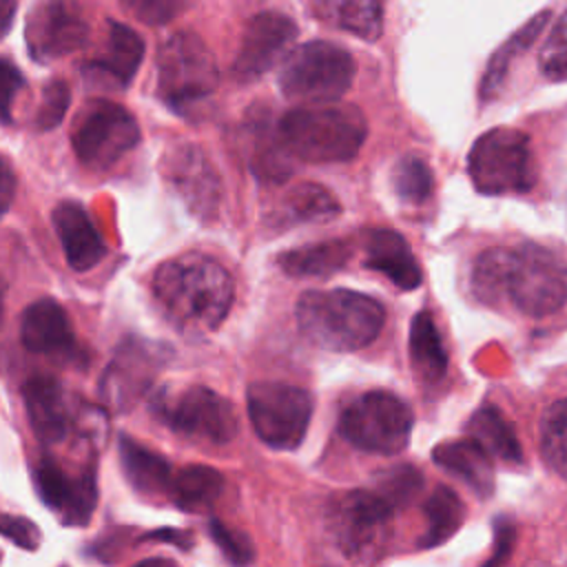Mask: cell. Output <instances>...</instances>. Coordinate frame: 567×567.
<instances>
[{
  "mask_svg": "<svg viewBox=\"0 0 567 567\" xmlns=\"http://www.w3.org/2000/svg\"><path fill=\"white\" fill-rule=\"evenodd\" d=\"M151 288L171 323L188 334L217 330L235 297V286L226 268L202 252H184L159 264L153 272Z\"/></svg>",
  "mask_w": 567,
  "mask_h": 567,
  "instance_id": "cell-1",
  "label": "cell"
},
{
  "mask_svg": "<svg viewBox=\"0 0 567 567\" xmlns=\"http://www.w3.org/2000/svg\"><path fill=\"white\" fill-rule=\"evenodd\" d=\"M275 135L290 157L308 164H343L359 155L368 122L354 104L312 102L284 113Z\"/></svg>",
  "mask_w": 567,
  "mask_h": 567,
  "instance_id": "cell-2",
  "label": "cell"
},
{
  "mask_svg": "<svg viewBox=\"0 0 567 567\" xmlns=\"http://www.w3.org/2000/svg\"><path fill=\"white\" fill-rule=\"evenodd\" d=\"M295 319L301 337L312 346L330 352H354L379 337L385 308L357 290H306L295 303Z\"/></svg>",
  "mask_w": 567,
  "mask_h": 567,
  "instance_id": "cell-3",
  "label": "cell"
},
{
  "mask_svg": "<svg viewBox=\"0 0 567 567\" xmlns=\"http://www.w3.org/2000/svg\"><path fill=\"white\" fill-rule=\"evenodd\" d=\"M151 414L175 434L210 445H226L239 432L233 403L208 385H164L148 401Z\"/></svg>",
  "mask_w": 567,
  "mask_h": 567,
  "instance_id": "cell-4",
  "label": "cell"
},
{
  "mask_svg": "<svg viewBox=\"0 0 567 567\" xmlns=\"http://www.w3.org/2000/svg\"><path fill=\"white\" fill-rule=\"evenodd\" d=\"M394 509L374 489H350L328 503L326 523L337 551L350 563H374L388 551Z\"/></svg>",
  "mask_w": 567,
  "mask_h": 567,
  "instance_id": "cell-5",
  "label": "cell"
},
{
  "mask_svg": "<svg viewBox=\"0 0 567 567\" xmlns=\"http://www.w3.org/2000/svg\"><path fill=\"white\" fill-rule=\"evenodd\" d=\"M219 84V69L206 42L190 33H173L157 51V95L177 113L208 100Z\"/></svg>",
  "mask_w": 567,
  "mask_h": 567,
  "instance_id": "cell-6",
  "label": "cell"
},
{
  "mask_svg": "<svg viewBox=\"0 0 567 567\" xmlns=\"http://www.w3.org/2000/svg\"><path fill=\"white\" fill-rule=\"evenodd\" d=\"M357 64L352 55L326 40H310L290 49L281 60L279 91L301 104L334 102L354 80Z\"/></svg>",
  "mask_w": 567,
  "mask_h": 567,
  "instance_id": "cell-7",
  "label": "cell"
},
{
  "mask_svg": "<svg viewBox=\"0 0 567 567\" xmlns=\"http://www.w3.org/2000/svg\"><path fill=\"white\" fill-rule=\"evenodd\" d=\"M467 175L481 195L525 193L536 182L527 133L496 126L478 135L467 153Z\"/></svg>",
  "mask_w": 567,
  "mask_h": 567,
  "instance_id": "cell-8",
  "label": "cell"
},
{
  "mask_svg": "<svg viewBox=\"0 0 567 567\" xmlns=\"http://www.w3.org/2000/svg\"><path fill=\"white\" fill-rule=\"evenodd\" d=\"M567 275L563 259L538 244L507 250L503 275V299L527 317H547L563 308Z\"/></svg>",
  "mask_w": 567,
  "mask_h": 567,
  "instance_id": "cell-9",
  "label": "cell"
},
{
  "mask_svg": "<svg viewBox=\"0 0 567 567\" xmlns=\"http://www.w3.org/2000/svg\"><path fill=\"white\" fill-rule=\"evenodd\" d=\"M414 425L412 408L388 390L359 394L339 419V434L357 450L392 456L408 447Z\"/></svg>",
  "mask_w": 567,
  "mask_h": 567,
  "instance_id": "cell-10",
  "label": "cell"
},
{
  "mask_svg": "<svg viewBox=\"0 0 567 567\" xmlns=\"http://www.w3.org/2000/svg\"><path fill=\"white\" fill-rule=\"evenodd\" d=\"M246 410L261 443L272 450H295L306 439L315 401L299 385L252 381L246 388Z\"/></svg>",
  "mask_w": 567,
  "mask_h": 567,
  "instance_id": "cell-11",
  "label": "cell"
},
{
  "mask_svg": "<svg viewBox=\"0 0 567 567\" xmlns=\"http://www.w3.org/2000/svg\"><path fill=\"white\" fill-rule=\"evenodd\" d=\"M140 124L133 113L111 100L86 102L71 128L75 157L93 171L111 168L140 144Z\"/></svg>",
  "mask_w": 567,
  "mask_h": 567,
  "instance_id": "cell-12",
  "label": "cell"
},
{
  "mask_svg": "<svg viewBox=\"0 0 567 567\" xmlns=\"http://www.w3.org/2000/svg\"><path fill=\"white\" fill-rule=\"evenodd\" d=\"M171 348L142 337L124 339L100 379V399L115 412H131L171 359Z\"/></svg>",
  "mask_w": 567,
  "mask_h": 567,
  "instance_id": "cell-13",
  "label": "cell"
},
{
  "mask_svg": "<svg viewBox=\"0 0 567 567\" xmlns=\"http://www.w3.org/2000/svg\"><path fill=\"white\" fill-rule=\"evenodd\" d=\"M162 175L195 217L204 221L215 217L221 202V182L199 146L175 144L166 151L162 157Z\"/></svg>",
  "mask_w": 567,
  "mask_h": 567,
  "instance_id": "cell-14",
  "label": "cell"
},
{
  "mask_svg": "<svg viewBox=\"0 0 567 567\" xmlns=\"http://www.w3.org/2000/svg\"><path fill=\"white\" fill-rule=\"evenodd\" d=\"M33 485L40 501L64 523L86 525L97 505L95 467L69 472L58 461L44 456L33 467Z\"/></svg>",
  "mask_w": 567,
  "mask_h": 567,
  "instance_id": "cell-15",
  "label": "cell"
},
{
  "mask_svg": "<svg viewBox=\"0 0 567 567\" xmlns=\"http://www.w3.org/2000/svg\"><path fill=\"white\" fill-rule=\"evenodd\" d=\"M24 38L38 62H51L86 44L89 20L73 0H47L29 16Z\"/></svg>",
  "mask_w": 567,
  "mask_h": 567,
  "instance_id": "cell-16",
  "label": "cell"
},
{
  "mask_svg": "<svg viewBox=\"0 0 567 567\" xmlns=\"http://www.w3.org/2000/svg\"><path fill=\"white\" fill-rule=\"evenodd\" d=\"M297 40V24L275 11L257 13L248 20L239 51L233 62V75L237 82H252L270 71L286 58Z\"/></svg>",
  "mask_w": 567,
  "mask_h": 567,
  "instance_id": "cell-17",
  "label": "cell"
},
{
  "mask_svg": "<svg viewBox=\"0 0 567 567\" xmlns=\"http://www.w3.org/2000/svg\"><path fill=\"white\" fill-rule=\"evenodd\" d=\"M51 221L69 268L84 272L104 259L106 244L82 204L73 199L60 202L51 213Z\"/></svg>",
  "mask_w": 567,
  "mask_h": 567,
  "instance_id": "cell-18",
  "label": "cell"
},
{
  "mask_svg": "<svg viewBox=\"0 0 567 567\" xmlns=\"http://www.w3.org/2000/svg\"><path fill=\"white\" fill-rule=\"evenodd\" d=\"M20 341L29 352L75 357L78 341L66 310L53 299L33 301L20 319Z\"/></svg>",
  "mask_w": 567,
  "mask_h": 567,
  "instance_id": "cell-19",
  "label": "cell"
},
{
  "mask_svg": "<svg viewBox=\"0 0 567 567\" xmlns=\"http://www.w3.org/2000/svg\"><path fill=\"white\" fill-rule=\"evenodd\" d=\"M22 399L31 430L40 443L55 445L69 434L73 416L60 381L33 377L22 385Z\"/></svg>",
  "mask_w": 567,
  "mask_h": 567,
  "instance_id": "cell-20",
  "label": "cell"
},
{
  "mask_svg": "<svg viewBox=\"0 0 567 567\" xmlns=\"http://www.w3.org/2000/svg\"><path fill=\"white\" fill-rule=\"evenodd\" d=\"M363 266L388 277L399 290H416L423 281L410 244L392 228H372L365 233Z\"/></svg>",
  "mask_w": 567,
  "mask_h": 567,
  "instance_id": "cell-21",
  "label": "cell"
},
{
  "mask_svg": "<svg viewBox=\"0 0 567 567\" xmlns=\"http://www.w3.org/2000/svg\"><path fill=\"white\" fill-rule=\"evenodd\" d=\"M432 461L443 472L463 481L476 496L489 498L494 492L492 456L472 436L441 441L432 450Z\"/></svg>",
  "mask_w": 567,
  "mask_h": 567,
  "instance_id": "cell-22",
  "label": "cell"
},
{
  "mask_svg": "<svg viewBox=\"0 0 567 567\" xmlns=\"http://www.w3.org/2000/svg\"><path fill=\"white\" fill-rule=\"evenodd\" d=\"M144 58V40L126 24L111 20L104 53L86 64L91 75L104 78L117 89H126Z\"/></svg>",
  "mask_w": 567,
  "mask_h": 567,
  "instance_id": "cell-23",
  "label": "cell"
},
{
  "mask_svg": "<svg viewBox=\"0 0 567 567\" xmlns=\"http://www.w3.org/2000/svg\"><path fill=\"white\" fill-rule=\"evenodd\" d=\"M341 213L337 197L321 184L303 182L286 190L281 202L272 210L275 226H299V224H326Z\"/></svg>",
  "mask_w": 567,
  "mask_h": 567,
  "instance_id": "cell-24",
  "label": "cell"
},
{
  "mask_svg": "<svg viewBox=\"0 0 567 567\" xmlns=\"http://www.w3.org/2000/svg\"><path fill=\"white\" fill-rule=\"evenodd\" d=\"M224 474L208 465H186L171 474L166 496L168 501L188 514L210 512L224 494Z\"/></svg>",
  "mask_w": 567,
  "mask_h": 567,
  "instance_id": "cell-25",
  "label": "cell"
},
{
  "mask_svg": "<svg viewBox=\"0 0 567 567\" xmlns=\"http://www.w3.org/2000/svg\"><path fill=\"white\" fill-rule=\"evenodd\" d=\"M312 9L321 22L365 42L383 33V0H315Z\"/></svg>",
  "mask_w": 567,
  "mask_h": 567,
  "instance_id": "cell-26",
  "label": "cell"
},
{
  "mask_svg": "<svg viewBox=\"0 0 567 567\" xmlns=\"http://www.w3.org/2000/svg\"><path fill=\"white\" fill-rule=\"evenodd\" d=\"M120 463L128 485L142 496H159L166 494L171 481V465L168 461L153 452L151 447L137 443L135 439L120 434Z\"/></svg>",
  "mask_w": 567,
  "mask_h": 567,
  "instance_id": "cell-27",
  "label": "cell"
},
{
  "mask_svg": "<svg viewBox=\"0 0 567 567\" xmlns=\"http://www.w3.org/2000/svg\"><path fill=\"white\" fill-rule=\"evenodd\" d=\"M352 246L346 239H326L315 244H303L286 250L277 257L279 268L290 277H330L348 264Z\"/></svg>",
  "mask_w": 567,
  "mask_h": 567,
  "instance_id": "cell-28",
  "label": "cell"
},
{
  "mask_svg": "<svg viewBox=\"0 0 567 567\" xmlns=\"http://www.w3.org/2000/svg\"><path fill=\"white\" fill-rule=\"evenodd\" d=\"M410 361L412 370L421 383L434 385L447 372V352L443 346V337L434 323V317L427 310L414 315L410 323Z\"/></svg>",
  "mask_w": 567,
  "mask_h": 567,
  "instance_id": "cell-29",
  "label": "cell"
},
{
  "mask_svg": "<svg viewBox=\"0 0 567 567\" xmlns=\"http://www.w3.org/2000/svg\"><path fill=\"white\" fill-rule=\"evenodd\" d=\"M465 430H467V436L481 443L489 456H496L512 465L523 463V447L516 436V430L498 408L494 405L478 408L470 416Z\"/></svg>",
  "mask_w": 567,
  "mask_h": 567,
  "instance_id": "cell-30",
  "label": "cell"
},
{
  "mask_svg": "<svg viewBox=\"0 0 567 567\" xmlns=\"http://www.w3.org/2000/svg\"><path fill=\"white\" fill-rule=\"evenodd\" d=\"M425 529L416 540L419 549H434L447 543L465 520V505L447 485H436L425 501Z\"/></svg>",
  "mask_w": 567,
  "mask_h": 567,
  "instance_id": "cell-31",
  "label": "cell"
},
{
  "mask_svg": "<svg viewBox=\"0 0 567 567\" xmlns=\"http://www.w3.org/2000/svg\"><path fill=\"white\" fill-rule=\"evenodd\" d=\"M549 20H551V11L543 9L532 20H527L514 35H509L498 51H494V55L489 58L487 69L483 73L481 89H478L483 100H489V97H494L498 93V89L505 82V75L509 71L512 60L518 58L523 51H527L534 44V40L540 35V31L547 27Z\"/></svg>",
  "mask_w": 567,
  "mask_h": 567,
  "instance_id": "cell-32",
  "label": "cell"
},
{
  "mask_svg": "<svg viewBox=\"0 0 567 567\" xmlns=\"http://www.w3.org/2000/svg\"><path fill=\"white\" fill-rule=\"evenodd\" d=\"M540 454L543 461L560 476H567V403L556 399L540 416Z\"/></svg>",
  "mask_w": 567,
  "mask_h": 567,
  "instance_id": "cell-33",
  "label": "cell"
},
{
  "mask_svg": "<svg viewBox=\"0 0 567 567\" xmlns=\"http://www.w3.org/2000/svg\"><path fill=\"white\" fill-rule=\"evenodd\" d=\"M392 188L405 204H423L434 188V175L423 157L405 155L392 168Z\"/></svg>",
  "mask_w": 567,
  "mask_h": 567,
  "instance_id": "cell-34",
  "label": "cell"
},
{
  "mask_svg": "<svg viewBox=\"0 0 567 567\" xmlns=\"http://www.w3.org/2000/svg\"><path fill=\"white\" fill-rule=\"evenodd\" d=\"M372 489L396 512L408 507L423 492V474L414 465H394L377 474Z\"/></svg>",
  "mask_w": 567,
  "mask_h": 567,
  "instance_id": "cell-35",
  "label": "cell"
},
{
  "mask_svg": "<svg viewBox=\"0 0 567 567\" xmlns=\"http://www.w3.org/2000/svg\"><path fill=\"white\" fill-rule=\"evenodd\" d=\"M509 248H487L472 266V290L478 301L496 306L503 301V275Z\"/></svg>",
  "mask_w": 567,
  "mask_h": 567,
  "instance_id": "cell-36",
  "label": "cell"
},
{
  "mask_svg": "<svg viewBox=\"0 0 567 567\" xmlns=\"http://www.w3.org/2000/svg\"><path fill=\"white\" fill-rule=\"evenodd\" d=\"M567 27L565 16L560 13L540 49L538 66L540 73L551 82H563L567 75Z\"/></svg>",
  "mask_w": 567,
  "mask_h": 567,
  "instance_id": "cell-37",
  "label": "cell"
},
{
  "mask_svg": "<svg viewBox=\"0 0 567 567\" xmlns=\"http://www.w3.org/2000/svg\"><path fill=\"white\" fill-rule=\"evenodd\" d=\"M208 534L213 538V543L221 549V554L235 563V565H248L255 560V545L250 540L248 534L226 525L219 518L208 520Z\"/></svg>",
  "mask_w": 567,
  "mask_h": 567,
  "instance_id": "cell-38",
  "label": "cell"
},
{
  "mask_svg": "<svg viewBox=\"0 0 567 567\" xmlns=\"http://www.w3.org/2000/svg\"><path fill=\"white\" fill-rule=\"evenodd\" d=\"M122 2L140 22L159 27L182 16L195 0H122Z\"/></svg>",
  "mask_w": 567,
  "mask_h": 567,
  "instance_id": "cell-39",
  "label": "cell"
},
{
  "mask_svg": "<svg viewBox=\"0 0 567 567\" xmlns=\"http://www.w3.org/2000/svg\"><path fill=\"white\" fill-rule=\"evenodd\" d=\"M69 102H71V91H69L66 82H62V80L49 82L42 91V102L35 113V126L40 131L55 128L62 122V117L69 109Z\"/></svg>",
  "mask_w": 567,
  "mask_h": 567,
  "instance_id": "cell-40",
  "label": "cell"
},
{
  "mask_svg": "<svg viewBox=\"0 0 567 567\" xmlns=\"http://www.w3.org/2000/svg\"><path fill=\"white\" fill-rule=\"evenodd\" d=\"M27 80L22 71L11 62L0 58V122L9 124L13 117V104L18 93L24 89Z\"/></svg>",
  "mask_w": 567,
  "mask_h": 567,
  "instance_id": "cell-41",
  "label": "cell"
},
{
  "mask_svg": "<svg viewBox=\"0 0 567 567\" xmlns=\"http://www.w3.org/2000/svg\"><path fill=\"white\" fill-rule=\"evenodd\" d=\"M0 534L29 551H35L40 545V529L31 520L20 516L0 514Z\"/></svg>",
  "mask_w": 567,
  "mask_h": 567,
  "instance_id": "cell-42",
  "label": "cell"
},
{
  "mask_svg": "<svg viewBox=\"0 0 567 567\" xmlns=\"http://www.w3.org/2000/svg\"><path fill=\"white\" fill-rule=\"evenodd\" d=\"M514 538H516L514 523L505 516L496 518L494 520V549H492V556L485 560V565L505 563L514 549Z\"/></svg>",
  "mask_w": 567,
  "mask_h": 567,
  "instance_id": "cell-43",
  "label": "cell"
},
{
  "mask_svg": "<svg viewBox=\"0 0 567 567\" xmlns=\"http://www.w3.org/2000/svg\"><path fill=\"white\" fill-rule=\"evenodd\" d=\"M16 188H18L16 171H13L11 162L4 155H0V219L4 217L9 206L13 204Z\"/></svg>",
  "mask_w": 567,
  "mask_h": 567,
  "instance_id": "cell-44",
  "label": "cell"
},
{
  "mask_svg": "<svg viewBox=\"0 0 567 567\" xmlns=\"http://www.w3.org/2000/svg\"><path fill=\"white\" fill-rule=\"evenodd\" d=\"M144 540H157V543H171L182 551H188L193 547V536L184 529H173V527H164V529H153L148 534L142 536Z\"/></svg>",
  "mask_w": 567,
  "mask_h": 567,
  "instance_id": "cell-45",
  "label": "cell"
},
{
  "mask_svg": "<svg viewBox=\"0 0 567 567\" xmlns=\"http://www.w3.org/2000/svg\"><path fill=\"white\" fill-rule=\"evenodd\" d=\"M16 20V0H0V40L11 31Z\"/></svg>",
  "mask_w": 567,
  "mask_h": 567,
  "instance_id": "cell-46",
  "label": "cell"
}]
</instances>
